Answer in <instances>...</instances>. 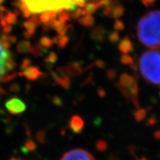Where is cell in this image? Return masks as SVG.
I'll return each mask as SVG.
<instances>
[{"label":"cell","mask_w":160,"mask_h":160,"mask_svg":"<svg viewBox=\"0 0 160 160\" xmlns=\"http://www.w3.org/2000/svg\"><path fill=\"white\" fill-rule=\"evenodd\" d=\"M137 37L142 45L153 49L160 48V10L150 11L137 23Z\"/></svg>","instance_id":"obj_1"},{"label":"cell","mask_w":160,"mask_h":160,"mask_svg":"<svg viewBox=\"0 0 160 160\" xmlns=\"http://www.w3.org/2000/svg\"><path fill=\"white\" fill-rule=\"evenodd\" d=\"M140 73L147 82L160 85V50L144 52L139 60Z\"/></svg>","instance_id":"obj_2"},{"label":"cell","mask_w":160,"mask_h":160,"mask_svg":"<svg viewBox=\"0 0 160 160\" xmlns=\"http://www.w3.org/2000/svg\"><path fill=\"white\" fill-rule=\"evenodd\" d=\"M27 5L31 13L39 14L46 11H53L58 13L59 12L67 10L74 11L77 8V1L86 0H22Z\"/></svg>","instance_id":"obj_3"},{"label":"cell","mask_w":160,"mask_h":160,"mask_svg":"<svg viewBox=\"0 0 160 160\" xmlns=\"http://www.w3.org/2000/svg\"><path fill=\"white\" fill-rule=\"evenodd\" d=\"M16 65L10 51L0 43V82L8 81L14 77L16 73L8 74V73L15 68Z\"/></svg>","instance_id":"obj_4"},{"label":"cell","mask_w":160,"mask_h":160,"mask_svg":"<svg viewBox=\"0 0 160 160\" xmlns=\"http://www.w3.org/2000/svg\"><path fill=\"white\" fill-rule=\"evenodd\" d=\"M61 160H96L93 156L86 150L77 148L66 152Z\"/></svg>","instance_id":"obj_5"},{"label":"cell","mask_w":160,"mask_h":160,"mask_svg":"<svg viewBox=\"0 0 160 160\" xmlns=\"http://www.w3.org/2000/svg\"><path fill=\"white\" fill-rule=\"evenodd\" d=\"M5 108L10 113L13 115L20 114L26 110V105L19 98L13 97L5 102Z\"/></svg>","instance_id":"obj_6"},{"label":"cell","mask_w":160,"mask_h":160,"mask_svg":"<svg viewBox=\"0 0 160 160\" xmlns=\"http://www.w3.org/2000/svg\"><path fill=\"white\" fill-rule=\"evenodd\" d=\"M19 75L23 76L26 79L31 80V81H36L40 77H42L44 73L40 71L37 66L31 65L24 71H22V73H20Z\"/></svg>","instance_id":"obj_7"},{"label":"cell","mask_w":160,"mask_h":160,"mask_svg":"<svg viewBox=\"0 0 160 160\" xmlns=\"http://www.w3.org/2000/svg\"><path fill=\"white\" fill-rule=\"evenodd\" d=\"M70 128L71 131L74 132L75 133H82L85 127V122L82 118L79 116L75 115L70 120Z\"/></svg>","instance_id":"obj_8"},{"label":"cell","mask_w":160,"mask_h":160,"mask_svg":"<svg viewBox=\"0 0 160 160\" xmlns=\"http://www.w3.org/2000/svg\"><path fill=\"white\" fill-rule=\"evenodd\" d=\"M106 35V30L102 25H97L91 32V38L96 42H102L105 39Z\"/></svg>","instance_id":"obj_9"},{"label":"cell","mask_w":160,"mask_h":160,"mask_svg":"<svg viewBox=\"0 0 160 160\" xmlns=\"http://www.w3.org/2000/svg\"><path fill=\"white\" fill-rule=\"evenodd\" d=\"M118 48L122 53L128 54L133 51V44L128 37H126L119 42Z\"/></svg>","instance_id":"obj_10"},{"label":"cell","mask_w":160,"mask_h":160,"mask_svg":"<svg viewBox=\"0 0 160 160\" xmlns=\"http://www.w3.org/2000/svg\"><path fill=\"white\" fill-rule=\"evenodd\" d=\"M137 80V77H133L127 74V73H123L119 77V85H118V87L122 88H128L133 85V83Z\"/></svg>","instance_id":"obj_11"},{"label":"cell","mask_w":160,"mask_h":160,"mask_svg":"<svg viewBox=\"0 0 160 160\" xmlns=\"http://www.w3.org/2000/svg\"><path fill=\"white\" fill-rule=\"evenodd\" d=\"M51 73L55 82H57L59 85H61L64 88H69L70 85H71V81H70V79L68 77V76L63 74L59 75V73H56L54 71H51Z\"/></svg>","instance_id":"obj_12"},{"label":"cell","mask_w":160,"mask_h":160,"mask_svg":"<svg viewBox=\"0 0 160 160\" xmlns=\"http://www.w3.org/2000/svg\"><path fill=\"white\" fill-rule=\"evenodd\" d=\"M17 41V37H14V36L3 34L0 37V43L6 49H8L11 44L15 43Z\"/></svg>","instance_id":"obj_13"},{"label":"cell","mask_w":160,"mask_h":160,"mask_svg":"<svg viewBox=\"0 0 160 160\" xmlns=\"http://www.w3.org/2000/svg\"><path fill=\"white\" fill-rule=\"evenodd\" d=\"M53 44L57 45L59 48L63 49L67 46L69 42V38L68 36L66 35H59L57 36L53 39Z\"/></svg>","instance_id":"obj_14"},{"label":"cell","mask_w":160,"mask_h":160,"mask_svg":"<svg viewBox=\"0 0 160 160\" xmlns=\"http://www.w3.org/2000/svg\"><path fill=\"white\" fill-rule=\"evenodd\" d=\"M57 13L53 11H46L42 12L39 16V22L42 23L48 22L51 20L56 19Z\"/></svg>","instance_id":"obj_15"},{"label":"cell","mask_w":160,"mask_h":160,"mask_svg":"<svg viewBox=\"0 0 160 160\" xmlns=\"http://www.w3.org/2000/svg\"><path fill=\"white\" fill-rule=\"evenodd\" d=\"M124 13H125V8H124V6L120 5V4H115L114 2V4L113 5V7H112L111 18L118 19L121 17H122Z\"/></svg>","instance_id":"obj_16"},{"label":"cell","mask_w":160,"mask_h":160,"mask_svg":"<svg viewBox=\"0 0 160 160\" xmlns=\"http://www.w3.org/2000/svg\"><path fill=\"white\" fill-rule=\"evenodd\" d=\"M80 25H83L85 28H91L95 25V19L92 15L84 16L82 18L78 19Z\"/></svg>","instance_id":"obj_17"},{"label":"cell","mask_w":160,"mask_h":160,"mask_svg":"<svg viewBox=\"0 0 160 160\" xmlns=\"http://www.w3.org/2000/svg\"><path fill=\"white\" fill-rule=\"evenodd\" d=\"M47 52V50L44 48L42 47L39 44H37L32 46L31 49H30L29 53L34 57H39L41 56H42L44 53H45Z\"/></svg>","instance_id":"obj_18"},{"label":"cell","mask_w":160,"mask_h":160,"mask_svg":"<svg viewBox=\"0 0 160 160\" xmlns=\"http://www.w3.org/2000/svg\"><path fill=\"white\" fill-rule=\"evenodd\" d=\"M31 48V42L28 41V40H24V41H21L18 44L17 50L19 53H29Z\"/></svg>","instance_id":"obj_19"},{"label":"cell","mask_w":160,"mask_h":160,"mask_svg":"<svg viewBox=\"0 0 160 160\" xmlns=\"http://www.w3.org/2000/svg\"><path fill=\"white\" fill-rule=\"evenodd\" d=\"M22 27L26 30V32H28L29 34L33 36L35 33L37 25L33 22H32L30 20H28V21L24 22L22 23Z\"/></svg>","instance_id":"obj_20"},{"label":"cell","mask_w":160,"mask_h":160,"mask_svg":"<svg viewBox=\"0 0 160 160\" xmlns=\"http://www.w3.org/2000/svg\"><path fill=\"white\" fill-rule=\"evenodd\" d=\"M58 14L57 20L62 23H66L68 21L71 20V14L69 13V11L67 10H63V11L59 12Z\"/></svg>","instance_id":"obj_21"},{"label":"cell","mask_w":160,"mask_h":160,"mask_svg":"<svg viewBox=\"0 0 160 160\" xmlns=\"http://www.w3.org/2000/svg\"><path fill=\"white\" fill-rule=\"evenodd\" d=\"M39 44L42 46V47L45 49L51 48L52 46L54 45V44H53V39H51V38L48 37H46V36H44V37H42L40 38Z\"/></svg>","instance_id":"obj_22"},{"label":"cell","mask_w":160,"mask_h":160,"mask_svg":"<svg viewBox=\"0 0 160 160\" xmlns=\"http://www.w3.org/2000/svg\"><path fill=\"white\" fill-rule=\"evenodd\" d=\"M99 8V5L98 2H90L88 4H86L85 9L88 11L89 15H92L96 13V11Z\"/></svg>","instance_id":"obj_23"},{"label":"cell","mask_w":160,"mask_h":160,"mask_svg":"<svg viewBox=\"0 0 160 160\" xmlns=\"http://www.w3.org/2000/svg\"><path fill=\"white\" fill-rule=\"evenodd\" d=\"M57 55L55 53H53V52H51V53L48 55V57L45 58V62L46 63V65L49 67V66H53L54 65V64L57 62Z\"/></svg>","instance_id":"obj_24"},{"label":"cell","mask_w":160,"mask_h":160,"mask_svg":"<svg viewBox=\"0 0 160 160\" xmlns=\"http://www.w3.org/2000/svg\"><path fill=\"white\" fill-rule=\"evenodd\" d=\"M5 19L6 22L9 24V25H15L17 22V16L13 12L8 11L7 12V14L5 15Z\"/></svg>","instance_id":"obj_25"},{"label":"cell","mask_w":160,"mask_h":160,"mask_svg":"<svg viewBox=\"0 0 160 160\" xmlns=\"http://www.w3.org/2000/svg\"><path fill=\"white\" fill-rule=\"evenodd\" d=\"M120 62L125 65H129L133 67V59L131 56L128 54H122L120 57Z\"/></svg>","instance_id":"obj_26"},{"label":"cell","mask_w":160,"mask_h":160,"mask_svg":"<svg viewBox=\"0 0 160 160\" xmlns=\"http://www.w3.org/2000/svg\"><path fill=\"white\" fill-rule=\"evenodd\" d=\"M37 148V145L33 140L31 139H28L25 143V147H24V150L25 151L29 152V151H35Z\"/></svg>","instance_id":"obj_27"},{"label":"cell","mask_w":160,"mask_h":160,"mask_svg":"<svg viewBox=\"0 0 160 160\" xmlns=\"http://www.w3.org/2000/svg\"><path fill=\"white\" fill-rule=\"evenodd\" d=\"M108 40L110 41V42L113 44L118 42L120 40V36L119 33H118V31H114L110 33L108 35Z\"/></svg>","instance_id":"obj_28"},{"label":"cell","mask_w":160,"mask_h":160,"mask_svg":"<svg viewBox=\"0 0 160 160\" xmlns=\"http://www.w3.org/2000/svg\"><path fill=\"white\" fill-rule=\"evenodd\" d=\"M20 11H21V13L22 14L23 17L25 18V19H28V18H30L31 17L32 13H31V11H30V10L28 9V8L27 7V5H25V3L22 2V4L21 7H20Z\"/></svg>","instance_id":"obj_29"},{"label":"cell","mask_w":160,"mask_h":160,"mask_svg":"<svg viewBox=\"0 0 160 160\" xmlns=\"http://www.w3.org/2000/svg\"><path fill=\"white\" fill-rule=\"evenodd\" d=\"M146 116V111L144 109H138L134 113V118L137 122H141L145 119Z\"/></svg>","instance_id":"obj_30"},{"label":"cell","mask_w":160,"mask_h":160,"mask_svg":"<svg viewBox=\"0 0 160 160\" xmlns=\"http://www.w3.org/2000/svg\"><path fill=\"white\" fill-rule=\"evenodd\" d=\"M125 23L123 22V21H122L119 19H116L115 22L113 24V28L116 31H122L125 29Z\"/></svg>","instance_id":"obj_31"},{"label":"cell","mask_w":160,"mask_h":160,"mask_svg":"<svg viewBox=\"0 0 160 160\" xmlns=\"http://www.w3.org/2000/svg\"><path fill=\"white\" fill-rule=\"evenodd\" d=\"M96 148H97V149L98 150V151H105V150H107L108 145L105 141L100 140V141H98L97 144H96Z\"/></svg>","instance_id":"obj_32"},{"label":"cell","mask_w":160,"mask_h":160,"mask_svg":"<svg viewBox=\"0 0 160 160\" xmlns=\"http://www.w3.org/2000/svg\"><path fill=\"white\" fill-rule=\"evenodd\" d=\"M114 2L113 0H99L98 2V4L99 5V8H105L108 7L109 5H111L113 4Z\"/></svg>","instance_id":"obj_33"},{"label":"cell","mask_w":160,"mask_h":160,"mask_svg":"<svg viewBox=\"0 0 160 160\" xmlns=\"http://www.w3.org/2000/svg\"><path fill=\"white\" fill-rule=\"evenodd\" d=\"M46 134L45 131H39L37 134V139L40 143H44L45 142Z\"/></svg>","instance_id":"obj_34"},{"label":"cell","mask_w":160,"mask_h":160,"mask_svg":"<svg viewBox=\"0 0 160 160\" xmlns=\"http://www.w3.org/2000/svg\"><path fill=\"white\" fill-rule=\"evenodd\" d=\"M31 65V60L28 59V58H25L22 60L21 64V70L22 71H24V70L28 68L29 66Z\"/></svg>","instance_id":"obj_35"},{"label":"cell","mask_w":160,"mask_h":160,"mask_svg":"<svg viewBox=\"0 0 160 160\" xmlns=\"http://www.w3.org/2000/svg\"><path fill=\"white\" fill-rule=\"evenodd\" d=\"M71 14V17L74 18V19H79L80 17H82V9L81 8H77Z\"/></svg>","instance_id":"obj_36"},{"label":"cell","mask_w":160,"mask_h":160,"mask_svg":"<svg viewBox=\"0 0 160 160\" xmlns=\"http://www.w3.org/2000/svg\"><path fill=\"white\" fill-rule=\"evenodd\" d=\"M30 21H31L32 22H33L34 24H36L37 26L40 24L39 22V17L38 14H33L32 16L30 17Z\"/></svg>","instance_id":"obj_37"},{"label":"cell","mask_w":160,"mask_h":160,"mask_svg":"<svg viewBox=\"0 0 160 160\" xmlns=\"http://www.w3.org/2000/svg\"><path fill=\"white\" fill-rule=\"evenodd\" d=\"M12 31H13V27H12L11 25H9V24H7L5 26L2 27V31L5 34H8Z\"/></svg>","instance_id":"obj_38"},{"label":"cell","mask_w":160,"mask_h":160,"mask_svg":"<svg viewBox=\"0 0 160 160\" xmlns=\"http://www.w3.org/2000/svg\"><path fill=\"white\" fill-rule=\"evenodd\" d=\"M157 0H141V2L145 7H150V6H152L154 5Z\"/></svg>","instance_id":"obj_39"},{"label":"cell","mask_w":160,"mask_h":160,"mask_svg":"<svg viewBox=\"0 0 160 160\" xmlns=\"http://www.w3.org/2000/svg\"><path fill=\"white\" fill-rule=\"evenodd\" d=\"M94 65H97V67L101 68H105V63L104 62L103 60L99 59V60H97V61L95 62Z\"/></svg>","instance_id":"obj_40"},{"label":"cell","mask_w":160,"mask_h":160,"mask_svg":"<svg viewBox=\"0 0 160 160\" xmlns=\"http://www.w3.org/2000/svg\"><path fill=\"white\" fill-rule=\"evenodd\" d=\"M107 75L110 79H113L116 77V71H113V70H110V71H108Z\"/></svg>","instance_id":"obj_41"},{"label":"cell","mask_w":160,"mask_h":160,"mask_svg":"<svg viewBox=\"0 0 160 160\" xmlns=\"http://www.w3.org/2000/svg\"><path fill=\"white\" fill-rule=\"evenodd\" d=\"M77 6H79V8H85L86 5V2L85 1H77Z\"/></svg>","instance_id":"obj_42"},{"label":"cell","mask_w":160,"mask_h":160,"mask_svg":"<svg viewBox=\"0 0 160 160\" xmlns=\"http://www.w3.org/2000/svg\"><path fill=\"white\" fill-rule=\"evenodd\" d=\"M53 102H54V104H56V105H61L62 101L60 100L59 97H55L54 99H53Z\"/></svg>","instance_id":"obj_43"},{"label":"cell","mask_w":160,"mask_h":160,"mask_svg":"<svg viewBox=\"0 0 160 160\" xmlns=\"http://www.w3.org/2000/svg\"><path fill=\"white\" fill-rule=\"evenodd\" d=\"M14 13L17 16H19V15H21L22 14V13H21V11H20V9H19V8H15V9H14Z\"/></svg>","instance_id":"obj_44"},{"label":"cell","mask_w":160,"mask_h":160,"mask_svg":"<svg viewBox=\"0 0 160 160\" xmlns=\"http://www.w3.org/2000/svg\"><path fill=\"white\" fill-rule=\"evenodd\" d=\"M10 160H22V159H19V158H15V157H12Z\"/></svg>","instance_id":"obj_45"},{"label":"cell","mask_w":160,"mask_h":160,"mask_svg":"<svg viewBox=\"0 0 160 160\" xmlns=\"http://www.w3.org/2000/svg\"><path fill=\"white\" fill-rule=\"evenodd\" d=\"M5 93V92H4V91H3V90L1 88H0V96L2 95V93Z\"/></svg>","instance_id":"obj_46"},{"label":"cell","mask_w":160,"mask_h":160,"mask_svg":"<svg viewBox=\"0 0 160 160\" xmlns=\"http://www.w3.org/2000/svg\"><path fill=\"white\" fill-rule=\"evenodd\" d=\"M5 0H0V5H2V4L5 2Z\"/></svg>","instance_id":"obj_47"},{"label":"cell","mask_w":160,"mask_h":160,"mask_svg":"<svg viewBox=\"0 0 160 160\" xmlns=\"http://www.w3.org/2000/svg\"><path fill=\"white\" fill-rule=\"evenodd\" d=\"M137 160H147L145 158H142V159H137Z\"/></svg>","instance_id":"obj_48"},{"label":"cell","mask_w":160,"mask_h":160,"mask_svg":"<svg viewBox=\"0 0 160 160\" xmlns=\"http://www.w3.org/2000/svg\"><path fill=\"white\" fill-rule=\"evenodd\" d=\"M93 2H98L99 1V0H93Z\"/></svg>","instance_id":"obj_49"}]
</instances>
